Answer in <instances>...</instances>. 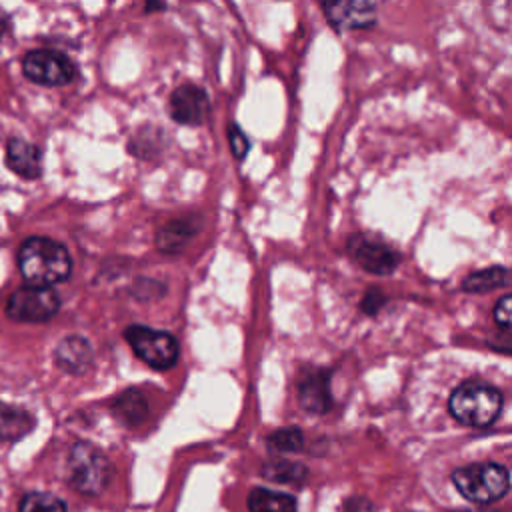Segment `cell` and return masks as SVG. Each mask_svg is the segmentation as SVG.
<instances>
[{"instance_id":"obj_14","label":"cell","mask_w":512,"mask_h":512,"mask_svg":"<svg viewBox=\"0 0 512 512\" xmlns=\"http://www.w3.org/2000/svg\"><path fill=\"white\" fill-rule=\"evenodd\" d=\"M36 426V418L20 406L0 402V440L18 442L30 434Z\"/></svg>"},{"instance_id":"obj_3","label":"cell","mask_w":512,"mask_h":512,"mask_svg":"<svg viewBox=\"0 0 512 512\" xmlns=\"http://www.w3.org/2000/svg\"><path fill=\"white\" fill-rule=\"evenodd\" d=\"M452 482L466 500L488 504L500 500L508 492L510 476L504 466L482 462L456 468Z\"/></svg>"},{"instance_id":"obj_21","label":"cell","mask_w":512,"mask_h":512,"mask_svg":"<svg viewBox=\"0 0 512 512\" xmlns=\"http://www.w3.org/2000/svg\"><path fill=\"white\" fill-rule=\"evenodd\" d=\"M18 512H68L64 500L50 492H28L22 502Z\"/></svg>"},{"instance_id":"obj_24","label":"cell","mask_w":512,"mask_h":512,"mask_svg":"<svg viewBox=\"0 0 512 512\" xmlns=\"http://www.w3.org/2000/svg\"><path fill=\"white\" fill-rule=\"evenodd\" d=\"M510 304H512V298L506 294V296H502V298L496 302V306H494V320H496V324H498L502 330H508V328H510V314H512Z\"/></svg>"},{"instance_id":"obj_26","label":"cell","mask_w":512,"mask_h":512,"mask_svg":"<svg viewBox=\"0 0 512 512\" xmlns=\"http://www.w3.org/2000/svg\"><path fill=\"white\" fill-rule=\"evenodd\" d=\"M166 10V0H144V12L154 14Z\"/></svg>"},{"instance_id":"obj_19","label":"cell","mask_w":512,"mask_h":512,"mask_svg":"<svg viewBox=\"0 0 512 512\" xmlns=\"http://www.w3.org/2000/svg\"><path fill=\"white\" fill-rule=\"evenodd\" d=\"M508 280H510L508 268H504V266H490L486 270L470 274L462 282V288L466 292H488V290H494L498 286H506Z\"/></svg>"},{"instance_id":"obj_11","label":"cell","mask_w":512,"mask_h":512,"mask_svg":"<svg viewBox=\"0 0 512 512\" xmlns=\"http://www.w3.org/2000/svg\"><path fill=\"white\" fill-rule=\"evenodd\" d=\"M298 400L308 412H326L330 408V374L322 368H308L298 380Z\"/></svg>"},{"instance_id":"obj_22","label":"cell","mask_w":512,"mask_h":512,"mask_svg":"<svg viewBox=\"0 0 512 512\" xmlns=\"http://www.w3.org/2000/svg\"><path fill=\"white\" fill-rule=\"evenodd\" d=\"M304 444V436L298 428H280L268 436V446L274 452H298Z\"/></svg>"},{"instance_id":"obj_8","label":"cell","mask_w":512,"mask_h":512,"mask_svg":"<svg viewBox=\"0 0 512 512\" xmlns=\"http://www.w3.org/2000/svg\"><path fill=\"white\" fill-rule=\"evenodd\" d=\"M326 22L338 34L368 30L378 18V0H320Z\"/></svg>"},{"instance_id":"obj_2","label":"cell","mask_w":512,"mask_h":512,"mask_svg":"<svg viewBox=\"0 0 512 512\" xmlns=\"http://www.w3.org/2000/svg\"><path fill=\"white\" fill-rule=\"evenodd\" d=\"M502 394L486 384V382H478V380H470L460 384L448 400V410L450 414L468 426H488L492 424L500 410H502Z\"/></svg>"},{"instance_id":"obj_9","label":"cell","mask_w":512,"mask_h":512,"mask_svg":"<svg viewBox=\"0 0 512 512\" xmlns=\"http://www.w3.org/2000/svg\"><path fill=\"white\" fill-rule=\"evenodd\" d=\"M168 112L176 124L202 126L210 114L208 92L200 84L182 82L170 92Z\"/></svg>"},{"instance_id":"obj_5","label":"cell","mask_w":512,"mask_h":512,"mask_svg":"<svg viewBox=\"0 0 512 512\" xmlns=\"http://www.w3.org/2000/svg\"><path fill=\"white\" fill-rule=\"evenodd\" d=\"M124 338L134 354L154 370H168L178 360V342L168 332L134 324L126 328Z\"/></svg>"},{"instance_id":"obj_10","label":"cell","mask_w":512,"mask_h":512,"mask_svg":"<svg viewBox=\"0 0 512 512\" xmlns=\"http://www.w3.org/2000/svg\"><path fill=\"white\" fill-rule=\"evenodd\" d=\"M348 250L350 256L372 274H390L398 264L396 252L382 240L368 234H354L348 240Z\"/></svg>"},{"instance_id":"obj_18","label":"cell","mask_w":512,"mask_h":512,"mask_svg":"<svg viewBox=\"0 0 512 512\" xmlns=\"http://www.w3.org/2000/svg\"><path fill=\"white\" fill-rule=\"evenodd\" d=\"M264 478L278 482V484H294L300 486L306 480V468L298 462H290L286 458H278V460H270L264 464L262 468Z\"/></svg>"},{"instance_id":"obj_1","label":"cell","mask_w":512,"mask_h":512,"mask_svg":"<svg viewBox=\"0 0 512 512\" xmlns=\"http://www.w3.org/2000/svg\"><path fill=\"white\" fill-rule=\"evenodd\" d=\"M18 268L28 284L52 286L70 276L72 260L64 244L52 238L32 236L18 250Z\"/></svg>"},{"instance_id":"obj_28","label":"cell","mask_w":512,"mask_h":512,"mask_svg":"<svg viewBox=\"0 0 512 512\" xmlns=\"http://www.w3.org/2000/svg\"><path fill=\"white\" fill-rule=\"evenodd\" d=\"M456 512H496V510H456Z\"/></svg>"},{"instance_id":"obj_23","label":"cell","mask_w":512,"mask_h":512,"mask_svg":"<svg viewBox=\"0 0 512 512\" xmlns=\"http://www.w3.org/2000/svg\"><path fill=\"white\" fill-rule=\"evenodd\" d=\"M226 138H228V144H230V150H232L234 158L244 160L246 154L250 152V138L246 136V132L236 122H230L228 128H226Z\"/></svg>"},{"instance_id":"obj_12","label":"cell","mask_w":512,"mask_h":512,"mask_svg":"<svg viewBox=\"0 0 512 512\" xmlns=\"http://www.w3.org/2000/svg\"><path fill=\"white\" fill-rule=\"evenodd\" d=\"M6 164L22 178L34 180L42 174V150L22 138H10L6 144Z\"/></svg>"},{"instance_id":"obj_13","label":"cell","mask_w":512,"mask_h":512,"mask_svg":"<svg viewBox=\"0 0 512 512\" xmlns=\"http://www.w3.org/2000/svg\"><path fill=\"white\" fill-rule=\"evenodd\" d=\"M56 364L70 372V374H82L92 364V348L86 338L82 336H66L54 352Z\"/></svg>"},{"instance_id":"obj_15","label":"cell","mask_w":512,"mask_h":512,"mask_svg":"<svg viewBox=\"0 0 512 512\" xmlns=\"http://www.w3.org/2000/svg\"><path fill=\"white\" fill-rule=\"evenodd\" d=\"M166 148V132L154 124L138 126L128 140V150L138 158H154Z\"/></svg>"},{"instance_id":"obj_17","label":"cell","mask_w":512,"mask_h":512,"mask_svg":"<svg viewBox=\"0 0 512 512\" xmlns=\"http://www.w3.org/2000/svg\"><path fill=\"white\" fill-rule=\"evenodd\" d=\"M192 234H194V222L190 218L172 220L158 230L156 244L164 252H174V250H180Z\"/></svg>"},{"instance_id":"obj_6","label":"cell","mask_w":512,"mask_h":512,"mask_svg":"<svg viewBox=\"0 0 512 512\" xmlns=\"http://www.w3.org/2000/svg\"><path fill=\"white\" fill-rule=\"evenodd\" d=\"M58 308L60 298L50 286L28 284L10 294L6 314L18 322H46Z\"/></svg>"},{"instance_id":"obj_16","label":"cell","mask_w":512,"mask_h":512,"mask_svg":"<svg viewBox=\"0 0 512 512\" xmlns=\"http://www.w3.org/2000/svg\"><path fill=\"white\" fill-rule=\"evenodd\" d=\"M250 512H296L294 496L268 488H254L248 496Z\"/></svg>"},{"instance_id":"obj_29","label":"cell","mask_w":512,"mask_h":512,"mask_svg":"<svg viewBox=\"0 0 512 512\" xmlns=\"http://www.w3.org/2000/svg\"><path fill=\"white\" fill-rule=\"evenodd\" d=\"M280 2H282V0H280Z\"/></svg>"},{"instance_id":"obj_27","label":"cell","mask_w":512,"mask_h":512,"mask_svg":"<svg viewBox=\"0 0 512 512\" xmlns=\"http://www.w3.org/2000/svg\"><path fill=\"white\" fill-rule=\"evenodd\" d=\"M6 28H8V18H6V14L0 12V36L6 32Z\"/></svg>"},{"instance_id":"obj_4","label":"cell","mask_w":512,"mask_h":512,"mask_svg":"<svg viewBox=\"0 0 512 512\" xmlns=\"http://www.w3.org/2000/svg\"><path fill=\"white\" fill-rule=\"evenodd\" d=\"M108 458L90 442H76L68 456V480L82 494H100L110 480Z\"/></svg>"},{"instance_id":"obj_7","label":"cell","mask_w":512,"mask_h":512,"mask_svg":"<svg viewBox=\"0 0 512 512\" xmlns=\"http://www.w3.org/2000/svg\"><path fill=\"white\" fill-rule=\"evenodd\" d=\"M22 70L28 80L44 86H64L78 76L72 60L56 50L28 52L22 60Z\"/></svg>"},{"instance_id":"obj_20","label":"cell","mask_w":512,"mask_h":512,"mask_svg":"<svg viewBox=\"0 0 512 512\" xmlns=\"http://www.w3.org/2000/svg\"><path fill=\"white\" fill-rule=\"evenodd\" d=\"M116 416L126 424H138L146 416V400L136 390H126L114 402Z\"/></svg>"},{"instance_id":"obj_25","label":"cell","mask_w":512,"mask_h":512,"mask_svg":"<svg viewBox=\"0 0 512 512\" xmlns=\"http://www.w3.org/2000/svg\"><path fill=\"white\" fill-rule=\"evenodd\" d=\"M342 512H376L374 504L364 496H352L344 500Z\"/></svg>"}]
</instances>
